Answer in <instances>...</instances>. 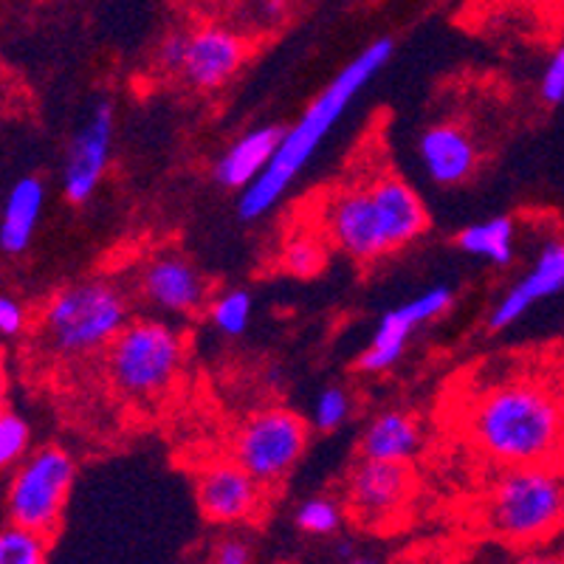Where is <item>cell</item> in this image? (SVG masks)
I'll list each match as a JSON object with an SVG mask.
<instances>
[{"mask_svg":"<svg viewBox=\"0 0 564 564\" xmlns=\"http://www.w3.org/2000/svg\"><path fill=\"white\" fill-rule=\"evenodd\" d=\"M352 401L347 395V390L341 387H325V390L316 395L314 410H311V426L319 432H336L341 423L350 417Z\"/></svg>","mask_w":564,"mask_h":564,"instance_id":"24","label":"cell"},{"mask_svg":"<svg viewBox=\"0 0 564 564\" xmlns=\"http://www.w3.org/2000/svg\"><path fill=\"white\" fill-rule=\"evenodd\" d=\"M345 564H384V562L376 556H356V553H352L350 558H345Z\"/></svg>","mask_w":564,"mask_h":564,"instance_id":"32","label":"cell"},{"mask_svg":"<svg viewBox=\"0 0 564 564\" xmlns=\"http://www.w3.org/2000/svg\"><path fill=\"white\" fill-rule=\"evenodd\" d=\"M564 291V240L547 238L539 246L533 265L513 282L511 289L497 300L488 314L491 330H506L513 322H520L542 300H551Z\"/></svg>","mask_w":564,"mask_h":564,"instance_id":"15","label":"cell"},{"mask_svg":"<svg viewBox=\"0 0 564 564\" xmlns=\"http://www.w3.org/2000/svg\"><path fill=\"white\" fill-rule=\"evenodd\" d=\"M455 302V291L449 285H435L426 289L423 294L412 296V300L401 302L398 308L387 311L376 325L370 345L359 356V367L365 372H387L404 359L406 345H410L412 334L426 322L437 319L452 308Z\"/></svg>","mask_w":564,"mask_h":564,"instance_id":"10","label":"cell"},{"mask_svg":"<svg viewBox=\"0 0 564 564\" xmlns=\"http://www.w3.org/2000/svg\"><path fill=\"white\" fill-rule=\"evenodd\" d=\"M251 308H254V300L249 291L229 289L209 300V319L218 334L240 336L249 327Z\"/></svg>","mask_w":564,"mask_h":564,"instance_id":"22","label":"cell"},{"mask_svg":"<svg viewBox=\"0 0 564 564\" xmlns=\"http://www.w3.org/2000/svg\"><path fill=\"white\" fill-rule=\"evenodd\" d=\"M139 289L155 311L167 316H193L209 302L204 274L181 254L153 257L141 269Z\"/></svg>","mask_w":564,"mask_h":564,"instance_id":"14","label":"cell"},{"mask_svg":"<svg viewBox=\"0 0 564 564\" xmlns=\"http://www.w3.org/2000/svg\"><path fill=\"white\" fill-rule=\"evenodd\" d=\"M486 528L517 547H536L564 531V477L551 466L506 468L486 497Z\"/></svg>","mask_w":564,"mask_h":564,"instance_id":"4","label":"cell"},{"mask_svg":"<svg viewBox=\"0 0 564 564\" xmlns=\"http://www.w3.org/2000/svg\"><path fill=\"white\" fill-rule=\"evenodd\" d=\"M212 3H238V0H212Z\"/></svg>","mask_w":564,"mask_h":564,"instance_id":"34","label":"cell"},{"mask_svg":"<svg viewBox=\"0 0 564 564\" xmlns=\"http://www.w3.org/2000/svg\"><path fill=\"white\" fill-rule=\"evenodd\" d=\"M249 57V40L224 23H206L186 34L178 77L195 90H218Z\"/></svg>","mask_w":564,"mask_h":564,"instance_id":"13","label":"cell"},{"mask_svg":"<svg viewBox=\"0 0 564 564\" xmlns=\"http://www.w3.org/2000/svg\"><path fill=\"white\" fill-rule=\"evenodd\" d=\"M395 43L390 37L372 40L367 48H361L345 68L336 74L319 97L308 105V110L291 124L289 130H282V139L276 144L274 159L269 161V167L251 181L238 198V215L243 220H260L269 215L282 195L289 193V186L294 184L296 175L305 170L314 153L319 150L322 139L336 128L345 110L350 108L352 99L359 97L361 88L370 83L387 63H390Z\"/></svg>","mask_w":564,"mask_h":564,"instance_id":"2","label":"cell"},{"mask_svg":"<svg viewBox=\"0 0 564 564\" xmlns=\"http://www.w3.org/2000/svg\"><path fill=\"white\" fill-rule=\"evenodd\" d=\"M130 322L128 296L108 280L70 282L48 300L40 319V334L48 350L63 359H83L108 350Z\"/></svg>","mask_w":564,"mask_h":564,"instance_id":"5","label":"cell"},{"mask_svg":"<svg viewBox=\"0 0 564 564\" xmlns=\"http://www.w3.org/2000/svg\"><path fill=\"white\" fill-rule=\"evenodd\" d=\"M184 52H186V34L173 32L167 37L161 40L159 52H155V65L161 70H167V74H178L181 63H184Z\"/></svg>","mask_w":564,"mask_h":564,"instance_id":"28","label":"cell"},{"mask_svg":"<svg viewBox=\"0 0 564 564\" xmlns=\"http://www.w3.org/2000/svg\"><path fill=\"white\" fill-rule=\"evenodd\" d=\"M184 336L164 319H135L105 350L113 387L135 401L159 398L175 384L184 367Z\"/></svg>","mask_w":564,"mask_h":564,"instance_id":"6","label":"cell"},{"mask_svg":"<svg viewBox=\"0 0 564 564\" xmlns=\"http://www.w3.org/2000/svg\"><path fill=\"white\" fill-rule=\"evenodd\" d=\"M513 564H564V551H533Z\"/></svg>","mask_w":564,"mask_h":564,"instance_id":"31","label":"cell"},{"mask_svg":"<svg viewBox=\"0 0 564 564\" xmlns=\"http://www.w3.org/2000/svg\"><path fill=\"white\" fill-rule=\"evenodd\" d=\"M280 139L282 128H276V124H263V128H254L240 135V139H235L215 164V181L226 189H240L243 193L246 186L257 181V175L269 167Z\"/></svg>","mask_w":564,"mask_h":564,"instance_id":"17","label":"cell"},{"mask_svg":"<svg viewBox=\"0 0 564 564\" xmlns=\"http://www.w3.org/2000/svg\"><path fill=\"white\" fill-rule=\"evenodd\" d=\"M0 412H7V379L0 376Z\"/></svg>","mask_w":564,"mask_h":564,"instance_id":"33","label":"cell"},{"mask_svg":"<svg viewBox=\"0 0 564 564\" xmlns=\"http://www.w3.org/2000/svg\"><path fill=\"white\" fill-rule=\"evenodd\" d=\"M466 432L502 468L564 463V372H508L466 410Z\"/></svg>","mask_w":564,"mask_h":564,"instance_id":"1","label":"cell"},{"mask_svg":"<svg viewBox=\"0 0 564 564\" xmlns=\"http://www.w3.org/2000/svg\"><path fill=\"white\" fill-rule=\"evenodd\" d=\"M415 491L410 463L367 460L356 463L347 477V506L365 525H384L404 511Z\"/></svg>","mask_w":564,"mask_h":564,"instance_id":"12","label":"cell"},{"mask_svg":"<svg viewBox=\"0 0 564 564\" xmlns=\"http://www.w3.org/2000/svg\"><path fill=\"white\" fill-rule=\"evenodd\" d=\"M45 204L43 181L26 175L9 189L7 204L0 212V249L7 254H20L26 251L34 238V229L40 224Z\"/></svg>","mask_w":564,"mask_h":564,"instance_id":"19","label":"cell"},{"mask_svg":"<svg viewBox=\"0 0 564 564\" xmlns=\"http://www.w3.org/2000/svg\"><path fill=\"white\" fill-rule=\"evenodd\" d=\"M116 116L108 99L94 105L85 122L79 124L65 153L63 193L70 204H85L102 184L108 173L110 155H113Z\"/></svg>","mask_w":564,"mask_h":564,"instance_id":"9","label":"cell"},{"mask_svg":"<svg viewBox=\"0 0 564 564\" xmlns=\"http://www.w3.org/2000/svg\"><path fill=\"white\" fill-rule=\"evenodd\" d=\"M212 564H251V547L238 536L220 539L212 551Z\"/></svg>","mask_w":564,"mask_h":564,"instance_id":"29","label":"cell"},{"mask_svg":"<svg viewBox=\"0 0 564 564\" xmlns=\"http://www.w3.org/2000/svg\"><path fill=\"white\" fill-rule=\"evenodd\" d=\"M359 446L367 460L410 463L423 446L421 423L404 410H384L367 423Z\"/></svg>","mask_w":564,"mask_h":564,"instance_id":"18","label":"cell"},{"mask_svg":"<svg viewBox=\"0 0 564 564\" xmlns=\"http://www.w3.org/2000/svg\"><path fill=\"white\" fill-rule=\"evenodd\" d=\"M417 159L435 184L455 186L471 178L480 164L475 135L457 122H435L417 135Z\"/></svg>","mask_w":564,"mask_h":564,"instance_id":"16","label":"cell"},{"mask_svg":"<svg viewBox=\"0 0 564 564\" xmlns=\"http://www.w3.org/2000/svg\"><path fill=\"white\" fill-rule=\"evenodd\" d=\"M26 327V311L12 296H0V334L18 336Z\"/></svg>","mask_w":564,"mask_h":564,"instance_id":"30","label":"cell"},{"mask_svg":"<svg viewBox=\"0 0 564 564\" xmlns=\"http://www.w3.org/2000/svg\"><path fill=\"white\" fill-rule=\"evenodd\" d=\"M430 224L421 195L398 175L352 181L327 195L322 226L327 240L352 260H379L417 240Z\"/></svg>","mask_w":564,"mask_h":564,"instance_id":"3","label":"cell"},{"mask_svg":"<svg viewBox=\"0 0 564 564\" xmlns=\"http://www.w3.org/2000/svg\"><path fill=\"white\" fill-rule=\"evenodd\" d=\"M539 97H542V102L545 105H551V108H556V105L564 102V43L551 54L545 70H542V79H539Z\"/></svg>","mask_w":564,"mask_h":564,"instance_id":"27","label":"cell"},{"mask_svg":"<svg viewBox=\"0 0 564 564\" xmlns=\"http://www.w3.org/2000/svg\"><path fill=\"white\" fill-rule=\"evenodd\" d=\"M457 246L477 260H486L497 269H508L517 257V224L506 215L471 224L457 235Z\"/></svg>","mask_w":564,"mask_h":564,"instance_id":"20","label":"cell"},{"mask_svg":"<svg viewBox=\"0 0 564 564\" xmlns=\"http://www.w3.org/2000/svg\"><path fill=\"white\" fill-rule=\"evenodd\" d=\"M32 430L14 412H0V468H9L26 457Z\"/></svg>","mask_w":564,"mask_h":564,"instance_id":"25","label":"cell"},{"mask_svg":"<svg viewBox=\"0 0 564 564\" xmlns=\"http://www.w3.org/2000/svg\"><path fill=\"white\" fill-rule=\"evenodd\" d=\"M282 265L300 276H311L325 265V246L311 235H296L282 249Z\"/></svg>","mask_w":564,"mask_h":564,"instance_id":"26","label":"cell"},{"mask_svg":"<svg viewBox=\"0 0 564 564\" xmlns=\"http://www.w3.org/2000/svg\"><path fill=\"white\" fill-rule=\"evenodd\" d=\"M77 480V463L59 446H43L20 463L9 486V517L14 525L52 536Z\"/></svg>","mask_w":564,"mask_h":564,"instance_id":"8","label":"cell"},{"mask_svg":"<svg viewBox=\"0 0 564 564\" xmlns=\"http://www.w3.org/2000/svg\"><path fill=\"white\" fill-rule=\"evenodd\" d=\"M263 488V482H257L231 457L206 463L195 477V497H198L200 513L218 525H238V522L254 520L265 506Z\"/></svg>","mask_w":564,"mask_h":564,"instance_id":"11","label":"cell"},{"mask_svg":"<svg viewBox=\"0 0 564 564\" xmlns=\"http://www.w3.org/2000/svg\"><path fill=\"white\" fill-rule=\"evenodd\" d=\"M48 562V536L23 525L0 531V564H45Z\"/></svg>","mask_w":564,"mask_h":564,"instance_id":"21","label":"cell"},{"mask_svg":"<svg viewBox=\"0 0 564 564\" xmlns=\"http://www.w3.org/2000/svg\"><path fill=\"white\" fill-rule=\"evenodd\" d=\"M311 423L294 410H260L246 417L231 437V460L263 486H274L308 449Z\"/></svg>","mask_w":564,"mask_h":564,"instance_id":"7","label":"cell"},{"mask_svg":"<svg viewBox=\"0 0 564 564\" xmlns=\"http://www.w3.org/2000/svg\"><path fill=\"white\" fill-rule=\"evenodd\" d=\"M345 522V511L334 497H308L296 508V525L311 536H334Z\"/></svg>","mask_w":564,"mask_h":564,"instance_id":"23","label":"cell"}]
</instances>
